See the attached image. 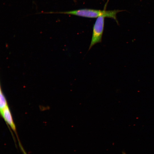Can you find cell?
Listing matches in <instances>:
<instances>
[{
  "instance_id": "6da1fadb",
  "label": "cell",
  "mask_w": 154,
  "mask_h": 154,
  "mask_svg": "<svg viewBox=\"0 0 154 154\" xmlns=\"http://www.w3.org/2000/svg\"><path fill=\"white\" fill-rule=\"evenodd\" d=\"M125 10H115L111 11L97 10L90 9H82L66 11L61 13L64 14L77 15L79 16L90 18H98L100 16L113 19L118 24L116 15L118 13L125 11Z\"/></svg>"
},
{
  "instance_id": "7a4b0ae2",
  "label": "cell",
  "mask_w": 154,
  "mask_h": 154,
  "mask_svg": "<svg viewBox=\"0 0 154 154\" xmlns=\"http://www.w3.org/2000/svg\"><path fill=\"white\" fill-rule=\"evenodd\" d=\"M104 16L99 17L97 19L93 27L92 35L89 50L94 44L102 41L104 26Z\"/></svg>"
},
{
  "instance_id": "277c9868",
  "label": "cell",
  "mask_w": 154,
  "mask_h": 154,
  "mask_svg": "<svg viewBox=\"0 0 154 154\" xmlns=\"http://www.w3.org/2000/svg\"><path fill=\"white\" fill-rule=\"evenodd\" d=\"M8 106L6 99L0 88V110L2 111Z\"/></svg>"
},
{
  "instance_id": "3957f363",
  "label": "cell",
  "mask_w": 154,
  "mask_h": 154,
  "mask_svg": "<svg viewBox=\"0 0 154 154\" xmlns=\"http://www.w3.org/2000/svg\"><path fill=\"white\" fill-rule=\"evenodd\" d=\"M0 113L5 121L15 133L16 132V126L8 106L0 112Z\"/></svg>"
},
{
  "instance_id": "5b68a950",
  "label": "cell",
  "mask_w": 154,
  "mask_h": 154,
  "mask_svg": "<svg viewBox=\"0 0 154 154\" xmlns=\"http://www.w3.org/2000/svg\"><path fill=\"white\" fill-rule=\"evenodd\" d=\"M122 154H126V153L124 152H122Z\"/></svg>"
}]
</instances>
